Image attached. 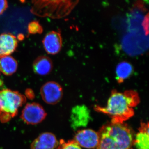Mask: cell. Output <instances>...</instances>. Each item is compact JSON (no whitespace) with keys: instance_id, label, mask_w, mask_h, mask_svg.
I'll return each mask as SVG.
<instances>
[{"instance_id":"obj_1","label":"cell","mask_w":149,"mask_h":149,"mask_svg":"<svg viewBox=\"0 0 149 149\" xmlns=\"http://www.w3.org/2000/svg\"><path fill=\"white\" fill-rule=\"evenodd\" d=\"M139 102L140 98L136 91L130 90L121 93L113 90L106 106H95V109L109 116L112 123H122L134 115V108Z\"/></svg>"},{"instance_id":"obj_2","label":"cell","mask_w":149,"mask_h":149,"mask_svg":"<svg viewBox=\"0 0 149 149\" xmlns=\"http://www.w3.org/2000/svg\"><path fill=\"white\" fill-rule=\"evenodd\" d=\"M98 133L99 142L97 149H132L133 130L125 123H107Z\"/></svg>"},{"instance_id":"obj_3","label":"cell","mask_w":149,"mask_h":149,"mask_svg":"<svg viewBox=\"0 0 149 149\" xmlns=\"http://www.w3.org/2000/svg\"><path fill=\"white\" fill-rule=\"evenodd\" d=\"M26 97L17 91L6 89L0 90V120L8 122L18 113V109L26 102Z\"/></svg>"},{"instance_id":"obj_4","label":"cell","mask_w":149,"mask_h":149,"mask_svg":"<svg viewBox=\"0 0 149 149\" xmlns=\"http://www.w3.org/2000/svg\"><path fill=\"white\" fill-rule=\"evenodd\" d=\"M47 116V113L41 104L32 102L26 105L22 111L20 118L26 124L36 125L42 122Z\"/></svg>"},{"instance_id":"obj_5","label":"cell","mask_w":149,"mask_h":149,"mask_svg":"<svg viewBox=\"0 0 149 149\" xmlns=\"http://www.w3.org/2000/svg\"><path fill=\"white\" fill-rule=\"evenodd\" d=\"M40 94L45 102L49 104L54 105L61 100L63 91L58 83L50 81L45 83L42 86Z\"/></svg>"},{"instance_id":"obj_6","label":"cell","mask_w":149,"mask_h":149,"mask_svg":"<svg viewBox=\"0 0 149 149\" xmlns=\"http://www.w3.org/2000/svg\"><path fill=\"white\" fill-rule=\"evenodd\" d=\"M91 120V112L88 107L84 105L73 107L70 117L71 127L73 129L86 127Z\"/></svg>"},{"instance_id":"obj_7","label":"cell","mask_w":149,"mask_h":149,"mask_svg":"<svg viewBox=\"0 0 149 149\" xmlns=\"http://www.w3.org/2000/svg\"><path fill=\"white\" fill-rule=\"evenodd\" d=\"M74 140L81 147L88 149L97 148L99 142L98 133L91 129L79 130Z\"/></svg>"},{"instance_id":"obj_8","label":"cell","mask_w":149,"mask_h":149,"mask_svg":"<svg viewBox=\"0 0 149 149\" xmlns=\"http://www.w3.org/2000/svg\"><path fill=\"white\" fill-rule=\"evenodd\" d=\"M45 50L48 54L54 55L58 53L62 46V39L60 32L51 31L45 36L43 40Z\"/></svg>"},{"instance_id":"obj_9","label":"cell","mask_w":149,"mask_h":149,"mask_svg":"<svg viewBox=\"0 0 149 149\" xmlns=\"http://www.w3.org/2000/svg\"><path fill=\"white\" fill-rule=\"evenodd\" d=\"M58 144V141L53 133L45 132L40 134L32 142L30 149H55Z\"/></svg>"},{"instance_id":"obj_10","label":"cell","mask_w":149,"mask_h":149,"mask_svg":"<svg viewBox=\"0 0 149 149\" xmlns=\"http://www.w3.org/2000/svg\"><path fill=\"white\" fill-rule=\"evenodd\" d=\"M18 45L17 38L10 33L0 35V58L10 56L16 50Z\"/></svg>"},{"instance_id":"obj_11","label":"cell","mask_w":149,"mask_h":149,"mask_svg":"<svg viewBox=\"0 0 149 149\" xmlns=\"http://www.w3.org/2000/svg\"><path fill=\"white\" fill-rule=\"evenodd\" d=\"M148 123H141L139 132L136 134L133 144L136 149H149Z\"/></svg>"},{"instance_id":"obj_12","label":"cell","mask_w":149,"mask_h":149,"mask_svg":"<svg viewBox=\"0 0 149 149\" xmlns=\"http://www.w3.org/2000/svg\"><path fill=\"white\" fill-rule=\"evenodd\" d=\"M53 63L49 58L46 56H41L34 61L33 69L36 74L45 75L50 73L53 69Z\"/></svg>"},{"instance_id":"obj_13","label":"cell","mask_w":149,"mask_h":149,"mask_svg":"<svg viewBox=\"0 0 149 149\" xmlns=\"http://www.w3.org/2000/svg\"><path fill=\"white\" fill-rule=\"evenodd\" d=\"M134 68L128 62L123 61L118 63L116 69V79L118 83H122L133 74Z\"/></svg>"},{"instance_id":"obj_14","label":"cell","mask_w":149,"mask_h":149,"mask_svg":"<svg viewBox=\"0 0 149 149\" xmlns=\"http://www.w3.org/2000/svg\"><path fill=\"white\" fill-rule=\"evenodd\" d=\"M18 64L16 60L11 56L0 58V71L6 75H10L16 72Z\"/></svg>"},{"instance_id":"obj_15","label":"cell","mask_w":149,"mask_h":149,"mask_svg":"<svg viewBox=\"0 0 149 149\" xmlns=\"http://www.w3.org/2000/svg\"><path fill=\"white\" fill-rule=\"evenodd\" d=\"M55 149H82V148L74 140L66 142L61 139L58 146Z\"/></svg>"},{"instance_id":"obj_16","label":"cell","mask_w":149,"mask_h":149,"mask_svg":"<svg viewBox=\"0 0 149 149\" xmlns=\"http://www.w3.org/2000/svg\"><path fill=\"white\" fill-rule=\"evenodd\" d=\"M28 31L29 34H41L42 33L43 29L39 22L37 21L30 22L28 25Z\"/></svg>"},{"instance_id":"obj_17","label":"cell","mask_w":149,"mask_h":149,"mask_svg":"<svg viewBox=\"0 0 149 149\" xmlns=\"http://www.w3.org/2000/svg\"><path fill=\"white\" fill-rule=\"evenodd\" d=\"M8 6L7 1L5 0H0V15L6 10Z\"/></svg>"},{"instance_id":"obj_18","label":"cell","mask_w":149,"mask_h":149,"mask_svg":"<svg viewBox=\"0 0 149 149\" xmlns=\"http://www.w3.org/2000/svg\"><path fill=\"white\" fill-rule=\"evenodd\" d=\"M25 94H26V97L29 98H33L35 96L33 91L31 89H27L26 90Z\"/></svg>"},{"instance_id":"obj_19","label":"cell","mask_w":149,"mask_h":149,"mask_svg":"<svg viewBox=\"0 0 149 149\" xmlns=\"http://www.w3.org/2000/svg\"><path fill=\"white\" fill-rule=\"evenodd\" d=\"M2 84H3L1 80H0V85H1Z\"/></svg>"},{"instance_id":"obj_20","label":"cell","mask_w":149,"mask_h":149,"mask_svg":"<svg viewBox=\"0 0 149 149\" xmlns=\"http://www.w3.org/2000/svg\"><path fill=\"white\" fill-rule=\"evenodd\" d=\"M1 111H0V116H1Z\"/></svg>"}]
</instances>
